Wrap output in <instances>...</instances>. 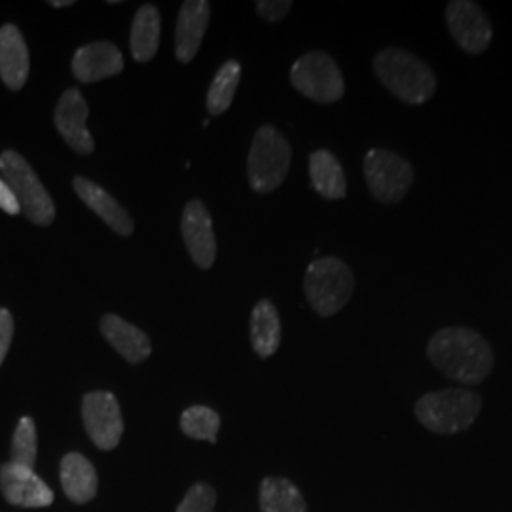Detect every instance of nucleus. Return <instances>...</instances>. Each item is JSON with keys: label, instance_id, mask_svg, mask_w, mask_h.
<instances>
[{"label": "nucleus", "instance_id": "f257e3e1", "mask_svg": "<svg viewBox=\"0 0 512 512\" xmlns=\"http://www.w3.org/2000/svg\"><path fill=\"white\" fill-rule=\"evenodd\" d=\"M427 357L446 378L463 385L482 384L494 372V348L469 327L440 329L427 344Z\"/></svg>", "mask_w": 512, "mask_h": 512}, {"label": "nucleus", "instance_id": "f03ea898", "mask_svg": "<svg viewBox=\"0 0 512 512\" xmlns=\"http://www.w3.org/2000/svg\"><path fill=\"white\" fill-rule=\"evenodd\" d=\"M374 73L385 90L406 105H425L437 93V76L416 54L385 48L374 57Z\"/></svg>", "mask_w": 512, "mask_h": 512}, {"label": "nucleus", "instance_id": "7ed1b4c3", "mask_svg": "<svg viewBox=\"0 0 512 512\" xmlns=\"http://www.w3.org/2000/svg\"><path fill=\"white\" fill-rule=\"evenodd\" d=\"M416 418L437 435H458L467 431L482 412V397L467 387L425 393L414 406Z\"/></svg>", "mask_w": 512, "mask_h": 512}, {"label": "nucleus", "instance_id": "20e7f679", "mask_svg": "<svg viewBox=\"0 0 512 512\" xmlns=\"http://www.w3.org/2000/svg\"><path fill=\"white\" fill-rule=\"evenodd\" d=\"M304 291L317 315L332 317L351 300L355 291V275L344 260L323 256L308 266Z\"/></svg>", "mask_w": 512, "mask_h": 512}, {"label": "nucleus", "instance_id": "39448f33", "mask_svg": "<svg viewBox=\"0 0 512 512\" xmlns=\"http://www.w3.org/2000/svg\"><path fill=\"white\" fill-rule=\"evenodd\" d=\"M293 150L285 135L274 126L256 131L249 152V183L258 194H270L287 179Z\"/></svg>", "mask_w": 512, "mask_h": 512}, {"label": "nucleus", "instance_id": "423d86ee", "mask_svg": "<svg viewBox=\"0 0 512 512\" xmlns=\"http://www.w3.org/2000/svg\"><path fill=\"white\" fill-rule=\"evenodd\" d=\"M0 173L4 183L14 192L23 215L38 226H48L55 219V205L42 186L33 167L14 150L0 154Z\"/></svg>", "mask_w": 512, "mask_h": 512}, {"label": "nucleus", "instance_id": "0eeeda50", "mask_svg": "<svg viewBox=\"0 0 512 512\" xmlns=\"http://www.w3.org/2000/svg\"><path fill=\"white\" fill-rule=\"evenodd\" d=\"M363 169L372 198L384 205L404 200L416 177L414 167L408 160L384 148H370L366 152Z\"/></svg>", "mask_w": 512, "mask_h": 512}, {"label": "nucleus", "instance_id": "6e6552de", "mask_svg": "<svg viewBox=\"0 0 512 512\" xmlns=\"http://www.w3.org/2000/svg\"><path fill=\"white\" fill-rule=\"evenodd\" d=\"M291 84L294 90L321 105L336 103L346 93L342 71L325 52L302 55L291 69Z\"/></svg>", "mask_w": 512, "mask_h": 512}, {"label": "nucleus", "instance_id": "1a4fd4ad", "mask_svg": "<svg viewBox=\"0 0 512 512\" xmlns=\"http://www.w3.org/2000/svg\"><path fill=\"white\" fill-rule=\"evenodd\" d=\"M444 18L448 31L465 54H484L494 40V25L486 10L473 0H452Z\"/></svg>", "mask_w": 512, "mask_h": 512}, {"label": "nucleus", "instance_id": "9d476101", "mask_svg": "<svg viewBox=\"0 0 512 512\" xmlns=\"http://www.w3.org/2000/svg\"><path fill=\"white\" fill-rule=\"evenodd\" d=\"M82 418L95 446L114 450L124 435L120 404L109 391H92L82 401Z\"/></svg>", "mask_w": 512, "mask_h": 512}, {"label": "nucleus", "instance_id": "9b49d317", "mask_svg": "<svg viewBox=\"0 0 512 512\" xmlns=\"http://www.w3.org/2000/svg\"><path fill=\"white\" fill-rule=\"evenodd\" d=\"M0 492L10 505L23 509H40L54 503V492L40 476L16 463L0 467Z\"/></svg>", "mask_w": 512, "mask_h": 512}, {"label": "nucleus", "instance_id": "f8f14e48", "mask_svg": "<svg viewBox=\"0 0 512 512\" xmlns=\"http://www.w3.org/2000/svg\"><path fill=\"white\" fill-rule=\"evenodd\" d=\"M88 105L80 90L69 88L61 95L55 107V126L65 139V143L78 154H92L95 143L92 133L86 128Z\"/></svg>", "mask_w": 512, "mask_h": 512}, {"label": "nucleus", "instance_id": "ddd939ff", "mask_svg": "<svg viewBox=\"0 0 512 512\" xmlns=\"http://www.w3.org/2000/svg\"><path fill=\"white\" fill-rule=\"evenodd\" d=\"M183 238L186 249L202 270H209L217 256V239L213 232V220L202 202L194 200L184 207Z\"/></svg>", "mask_w": 512, "mask_h": 512}, {"label": "nucleus", "instance_id": "4468645a", "mask_svg": "<svg viewBox=\"0 0 512 512\" xmlns=\"http://www.w3.org/2000/svg\"><path fill=\"white\" fill-rule=\"evenodd\" d=\"M124 69V55L110 42H93L76 50L73 74L84 84L116 76Z\"/></svg>", "mask_w": 512, "mask_h": 512}, {"label": "nucleus", "instance_id": "2eb2a0df", "mask_svg": "<svg viewBox=\"0 0 512 512\" xmlns=\"http://www.w3.org/2000/svg\"><path fill=\"white\" fill-rule=\"evenodd\" d=\"M211 16V6L205 0H186L179 12L177 35H175V54L181 63H190L200 46L203 35L207 31V23Z\"/></svg>", "mask_w": 512, "mask_h": 512}, {"label": "nucleus", "instance_id": "dca6fc26", "mask_svg": "<svg viewBox=\"0 0 512 512\" xmlns=\"http://www.w3.org/2000/svg\"><path fill=\"white\" fill-rule=\"evenodd\" d=\"M29 76V50L25 38L16 25L6 23L0 27V78L12 90L18 92Z\"/></svg>", "mask_w": 512, "mask_h": 512}, {"label": "nucleus", "instance_id": "f3484780", "mask_svg": "<svg viewBox=\"0 0 512 512\" xmlns=\"http://www.w3.org/2000/svg\"><path fill=\"white\" fill-rule=\"evenodd\" d=\"M101 332L110 346L131 365L143 363L152 351V344L147 334L114 313H107L101 319Z\"/></svg>", "mask_w": 512, "mask_h": 512}, {"label": "nucleus", "instance_id": "a211bd4d", "mask_svg": "<svg viewBox=\"0 0 512 512\" xmlns=\"http://www.w3.org/2000/svg\"><path fill=\"white\" fill-rule=\"evenodd\" d=\"M73 186L78 198L86 203L93 213H97L101 219L105 220L107 226L116 234L120 236L133 234V220L107 190H103L99 184L92 183L84 177H76Z\"/></svg>", "mask_w": 512, "mask_h": 512}, {"label": "nucleus", "instance_id": "6ab92c4d", "mask_svg": "<svg viewBox=\"0 0 512 512\" xmlns=\"http://www.w3.org/2000/svg\"><path fill=\"white\" fill-rule=\"evenodd\" d=\"M313 190L325 200H342L348 194V181L338 158L330 150H315L310 156Z\"/></svg>", "mask_w": 512, "mask_h": 512}, {"label": "nucleus", "instance_id": "aec40b11", "mask_svg": "<svg viewBox=\"0 0 512 512\" xmlns=\"http://www.w3.org/2000/svg\"><path fill=\"white\" fill-rule=\"evenodd\" d=\"M61 486L74 503H88L97 494V473L92 461L82 454H67L61 459Z\"/></svg>", "mask_w": 512, "mask_h": 512}, {"label": "nucleus", "instance_id": "412c9836", "mask_svg": "<svg viewBox=\"0 0 512 512\" xmlns=\"http://www.w3.org/2000/svg\"><path fill=\"white\" fill-rule=\"evenodd\" d=\"M251 342L262 359L272 357L281 344V319L270 300H260L251 315Z\"/></svg>", "mask_w": 512, "mask_h": 512}, {"label": "nucleus", "instance_id": "4be33fe9", "mask_svg": "<svg viewBox=\"0 0 512 512\" xmlns=\"http://www.w3.org/2000/svg\"><path fill=\"white\" fill-rule=\"evenodd\" d=\"M160 31H162V21H160V12L156 6L145 4L137 10L133 27H131V54L145 63L150 61L160 44Z\"/></svg>", "mask_w": 512, "mask_h": 512}, {"label": "nucleus", "instance_id": "5701e85b", "mask_svg": "<svg viewBox=\"0 0 512 512\" xmlns=\"http://www.w3.org/2000/svg\"><path fill=\"white\" fill-rule=\"evenodd\" d=\"M260 511L308 512L300 490L287 478H264L260 484Z\"/></svg>", "mask_w": 512, "mask_h": 512}, {"label": "nucleus", "instance_id": "b1692460", "mask_svg": "<svg viewBox=\"0 0 512 512\" xmlns=\"http://www.w3.org/2000/svg\"><path fill=\"white\" fill-rule=\"evenodd\" d=\"M239 76H241V65L238 61L230 59L219 69L217 76L213 78V84L207 93V109L209 114L217 116L224 110L230 109L234 93L238 90Z\"/></svg>", "mask_w": 512, "mask_h": 512}, {"label": "nucleus", "instance_id": "393cba45", "mask_svg": "<svg viewBox=\"0 0 512 512\" xmlns=\"http://www.w3.org/2000/svg\"><path fill=\"white\" fill-rule=\"evenodd\" d=\"M219 427V414L207 406H192L181 416V429L190 439L217 442Z\"/></svg>", "mask_w": 512, "mask_h": 512}, {"label": "nucleus", "instance_id": "a878e982", "mask_svg": "<svg viewBox=\"0 0 512 512\" xmlns=\"http://www.w3.org/2000/svg\"><path fill=\"white\" fill-rule=\"evenodd\" d=\"M37 427L35 421L29 416L18 421L12 439V463L33 469L37 463Z\"/></svg>", "mask_w": 512, "mask_h": 512}, {"label": "nucleus", "instance_id": "bb28decb", "mask_svg": "<svg viewBox=\"0 0 512 512\" xmlns=\"http://www.w3.org/2000/svg\"><path fill=\"white\" fill-rule=\"evenodd\" d=\"M217 495L209 484H196L184 495L177 512H213Z\"/></svg>", "mask_w": 512, "mask_h": 512}, {"label": "nucleus", "instance_id": "cd10ccee", "mask_svg": "<svg viewBox=\"0 0 512 512\" xmlns=\"http://www.w3.org/2000/svg\"><path fill=\"white\" fill-rule=\"evenodd\" d=\"M293 8L291 0H260L256 2V12L260 14V18L270 21V23H277L285 18Z\"/></svg>", "mask_w": 512, "mask_h": 512}, {"label": "nucleus", "instance_id": "c85d7f7f", "mask_svg": "<svg viewBox=\"0 0 512 512\" xmlns=\"http://www.w3.org/2000/svg\"><path fill=\"white\" fill-rule=\"evenodd\" d=\"M14 338V319L12 313L4 308H0V365L4 357L8 355V349Z\"/></svg>", "mask_w": 512, "mask_h": 512}, {"label": "nucleus", "instance_id": "c756f323", "mask_svg": "<svg viewBox=\"0 0 512 512\" xmlns=\"http://www.w3.org/2000/svg\"><path fill=\"white\" fill-rule=\"evenodd\" d=\"M0 209L6 211L8 215H19L21 213V207H19L14 192L10 190L8 184L4 183L2 177H0Z\"/></svg>", "mask_w": 512, "mask_h": 512}, {"label": "nucleus", "instance_id": "7c9ffc66", "mask_svg": "<svg viewBox=\"0 0 512 512\" xmlns=\"http://www.w3.org/2000/svg\"><path fill=\"white\" fill-rule=\"evenodd\" d=\"M54 8H65V6H71V4H74L73 0H52L50 2Z\"/></svg>", "mask_w": 512, "mask_h": 512}]
</instances>
